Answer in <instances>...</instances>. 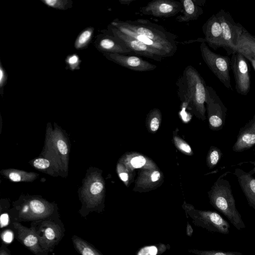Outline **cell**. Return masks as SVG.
Wrapping results in <instances>:
<instances>
[{
	"label": "cell",
	"instance_id": "obj_1",
	"mask_svg": "<svg viewBox=\"0 0 255 255\" xmlns=\"http://www.w3.org/2000/svg\"><path fill=\"white\" fill-rule=\"evenodd\" d=\"M111 25L156 50L164 58L171 57L177 51L176 36L148 19H116Z\"/></svg>",
	"mask_w": 255,
	"mask_h": 255
},
{
	"label": "cell",
	"instance_id": "obj_2",
	"mask_svg": "<svg viewBox=\"0 0 255 255\" xmlns=\"http://www.w3.org/2000/svg\"><path fill=\"white\" fill-rule=\"evenodd\" d=\"M176 86L180 100L196 116L205 120L207 85L198 71L192 66H187L178 77Z\"/></svg>",
	"mask_w": 255,
	"mask_h": 255
},
{
	"label": "cell",
	"instance_id": "obj_3",
	"mask_svg": "<svg viewBox=\"0 0 255 255\" xmlns=\"http://www.w3.org/2000/svg\"><path fill=\"white\" fill-rule=\"evenodd\" d=\"M226 173L218 177L208 192L211 204L224 215L238 230L246 227L241 215L238 211L231 185L225 178Z\"/></svg>",
	"mask_w": 255,
	"mask_h": 255
},
{
	"label": "cell",
	"instance_id": "obj_4",
	"mask_svg": "<svg viewBox=\"0 0 255 255\" xmlns=\"http://www.w3.org/2000/svg\"><path fill=\"white\" fill-rule=\"evenodd\" d=\"M30 227L37 236L41 248L47 253H52L64 237V224L56 215L31 222Z\"/></svg>",
	"mask_w": 255,
	"mask_h": 255
},
{
	"label": "cell",
	"instance_id": "obj_5",
	"mask_svg": "<svg viewBox=\"0 0 255 255\" xmlns=\"http://www.w3.org/2000/svg\"><path fill=\"white\" fill-rule=\"evenodd\" d=\"M182 208L186 217L191 219L195 226L205 229L211 233L229 234L230 224L217 212L197 210L192 205L185 202Z\"/></svg>",
	"mask_w": 255,
	"mask_h": 255
},
{
	"label": "cell",
	"instance_id": "obj_6",
	"mask_svg": "<svg viewBox=\"0 0 255 255\" xmlns=\"http://www.w3.org/2000/svg\"><path fill=\"white\" fill-rule=\"evenodd\" d=\"M10 216V222L21 223L42 220L57 215L52 205L38 199H32L16 208Z\"/></svg>",
	"mask_w": 255,
	"mask_h": 255
},
{
	"label": "cell",
	"instance_id": "obj_7",
	"mask_svg": "<svg viewBox=\"0 0 255 255\" xmlns=\"http://www.w3.org/2000/svg\"><path fill=\"white\" fill-rule=\"evenodd\" d=\"M201 56L209 68L228 89L233 90L230 76L231 59L210 50L205 42L201 43Z\"/></svg>",
	"mask_w": 255,
	"mask_h": 255
},
{
	"label": "cell",
	"instance_id": "obj_8",
	"mask_svg": "<svg viewBox=\"0 0 255 255\" xmlns=\"http://www.w3.org/2000/svg\"><path fill=\"white\" fill-rule=\"evenodd\" d=\"M215 14L222 29L224 48L229 55H232L236 52L238 41L244 27L236 22L230 13L224 9H221Z\"/></svg>",
	"mask_w": 255,
	"mask_h": 255
},
{
	"label": "cell",
	"instance_id": "obj_9",
	"mask_svg": "<svg viewBox=\"0 0 255 255\" xmlns=\"http://www.w3.org/2000/svg\"><path fill=\"white\" fill-rule=\"evenodd\" d=\"M209 127L212 130L223 128L227 114V108L215 90L211 86L206 87V100Z\"/></svg>",
	"mask_w": 255,
	"mask_h": 255
},
{
	"label": "cell",
	"instance_id": "obj_10",
	"mask_svg": "<svg viewBox=\"0 0 255 255\" xmlns=\"http://www.w3.org/2000/svg\"><path fill=\"white\" fill-rule=\"evenodd\" d=\"M231 68L233 71L238 93L246 96L251 88V79L246 58L236 51L232 54Z\"/></svg>",
	"mask_w": 255,
	"mask_h": 255
},
{
	"label": "cell",
	"instance_id": "obj_11",
	"mask_svg": "<svg viewBox=\"0 0 255 255\" xmlns=\"http://www.w3.org/2000/svg\"><path fill=\"white\" fill-rule=\"evenodd\" d=\"M109 30L113 35L118 37L125 44L131 53L159 62L164 58L156 50L136 39L122 33L114 26L110 25Z\"/></svg>",
	"mask_w": 255,
	"mask_h": 255
},
{
	"label": "cell",
	"instance_id": "obj_12",
	"mask_svg": "<svg viewBox=\"0 0 255 255\" xmlns=\"http://www.w3.org/2000/svg\"><path fill=\"white\" fill-rule=\"evenodd\" d=\"M182 5L180 1L174 0H153L140 8V12L145 15L157 17H169L181 12Z\"/></svg>",
	"mask_w": 255,
	"mask_h": 255
},
{
	"label": "cell",
	"instance_id": "obj_13",
	"mask_svg": "<svg viewBox=\"0 0 255 255\" xmlns=\"http://www.w3.org/2000/svg\"><path fill=\"white\" fill-rule=\"evenodd\" d=\"M10 226L16 239L35 255H49L41 248L38 239L32 229L20 223L10 222Z\"/></svg>",
	"mask_w": 255,
	"mask_h": 255
},
{
	"label": "cell",
	"instance_id": "obj_14",
	"mask_svg": "<svg viewBox=\"0 0 255 255\" xmlns=\"http://www.w3.org/2000/svg\"><path fill=\"white\" fill-rule=\"evenodd\" d=\"M110 60L117 64L137 72H146L155 69L157 66L138 56L122 54L104 53Z\"/></svg>",
	"mask_w": 255,
	"mask_h": 255
},
{
	"label": "cell",
	"instance_id": "obj_15",
	"mask_svg": "<svg viewBox=\"0 0 255 255\" xmlns=\"http://www.w3.org/2000/svg\"><path fill=\"white\" fill-rule=\"evenodd\" d=\"M203 32L205 41L212 48L224 47L220 23L216 14H213L203 24Z\"/></svg>",
	"mask_w": 255,
	"mask_h": 255
},
{
	"label": "cell",
	"instance_id": "obj_16",
	"mask_svg": "<svg viewBox=\"0 0 255 255\" xmlns=\"http://www.w3.org/2000/svg\"><path fill=\"white\" fill-rule=\"evenodd\" d=\"M255 145V115L240 130L233 146L235 152H242Z\"/></svg>",
	"mask_w": 255,
	"mask_h": 255
},
{
	"label": "cell",
	"instance_id": "obj_17",
	"mask_svg": "<svg viewBox=\"0 0 255 255\" xmlns=\"http://www.w3.org/2000/svg\"><path fill=\"white\" fill-rule=\"evenodd\" d=\"M235 175L249 205L255 210V178L243 169L237 168Z\"/></svg>",
	"mask_w": 255,
	"mask_h": 255
},
{
	"label": "cell",
	"instance_id": "obj_18",
	"mask_svg": "<svg viewBox=\"0 0 255 255\" xmlns=\"http://www.w3.org/2000/svg\"><path fill=\"white\" fill-rule=\"evenodd\" d=\"M98 47L105 53L123 54L131 53L125 44L114 35H107L102 37L98 43Z\"/></svg>",
	"mask_w": 255,
	"mask_h": 255
},
{
	"label": "cell",
	"instance_id": "obj_19",
	"mask_svg": "<svg viewBox=\"0 0 255 255\" xmlns=\"http://www.w3.org/2000/svg\"><path fill=\"white\" fill-rule=\"evenodd\" d=\"M182 5V14L176 17L179 22H186L197 20L203 13V9L197 1L181 0Z\"/></svg>",
	"mask_w": 255,
	"mask_h": 255
},
{
	"label": "cell",
	"instance_id": "obj_20",
	"mask_svg": "<svg viewBox=\"0 0 255 255\" xmlns=\"http://www.w3.org/2000/svg\"><path fill=\"white\" fill-rule=\"evenodd\" d=\"M236 51L241 53L249 61L255 59V36L245 28L239 38Z\"/></svg>",
	"mask_w": 255,
	"mask_h": 255
},
{
	"label": "cell",
	"instance_id": "obj_21",
	"mask_svg": "<svg viewBox=\"0 0 255 255\" xmlns=\"http://www.w3.org/2000/svg\"><path fill=\"white\" fill-rule=\"evenodd\" d=\"M71 240L74 249L80 255H104L93 245L77 235H73Z\"/></svg>",
	"mask_w": 255,
	"mask_h": 255
},
{
	"label": "cell",
	"instance_id": "obj_22",
	"mask_svg": "<svg viewBox=\"0 0 255 255\" xmlns=\"http://www.w3.org/2000/svg\"><path fill=\"white\" fill-rule=\"evenodd\" d=\"M160 178L161 173L158 170H146L141 173L137 183L139 186L149 187L156 184Z\"/></svg>",
	"mask_w": 255,
	"mask_h": 255
},
{
	"label": "cell",
	"instance_id": "obj_23",
	"mask_svg": "<svg viewBox=\"0 0 255 255\" xmlns=\"http://www.w3.org/2000/svg\"><path fill=\"white\" fill-rule=\"evenodd\" d=\"M170 249V246L169 244L160 243L140 248L137 251L135 255H161Z\"/></svg>",
	"mask_w": 255,
	"mask_h": 255
},
{
	"label": "cell",
	"instance_id": "obj_24",
	"mask_svg": "<svg viewBox=\"0 0 255 255\" xmlns=\"http://www.w3.org/2000/svg\"><path fill=\"white\" fill-rule=\"evenodd\" d=\"M147 162V160L144 156L138 154L127 155L123 161L127 168L131 170L145 167Z\"/></svg>",
	"mask_w": 255,
	"mask_h": 255
},
{
	"label": "cell",
	"instance_id": "obj_25",
	"mask_svg": "<svg viewBox=\"0 0 255 255\" xmlns=\"http://www.w3.org/2000/svg\"><path fill=\"white\" fill-rule=\"evenodd\" d=\"M161 119V113L158 109H154L149 112L147 116V120L149 129L151 131L155 132L158 129Z\"/></svg>",
	"mask_w": 255,
	"mask_h": 255
},
{
	"label": "cell",
	"instance_id": "obj_26",
	"mask_svg": "<svg viewBox=\"0 0 255 255\" xmlns=\"http://www.w3.org/2000/svg\"><path fill=\"white\" fill-rule=\"evenodd\" d=\"M222 155V152L219 148L211 146L207 156V164L209 168L215 167L219 162Z\"/></svg>",
	"mask_w": 255,
	"mask_h": 255
},
{
	"label": "cell",
	"instance_id": "obj_27",
	"mask_svg": "<svg viewBox=\"0 0 255 255\" xmlns=\"http://www.w3.org/2000/svg\"><path fill=\"white\" fill-rule=\"evenodd\" d=\"M93 28H87L82 31L77 38L75 47L76 49H81L86 46L92 38Z\"/></svg>",
	"mask_w": 255,
	"mask_h": 255
},
{
	"label": "cell",
	"instance_id": "obj_28",
	"mask_svg": "<svg viewBox=\"0 0 255 255\" xmlns=\"http://www.w3.org/2000/svg\"><path fill=\"white\" fill-rule=\"evenodd\" d=\"M188 252L196 255H243L239 252L234 251H204L191 249Z\"/></svg>",
	"mask_w": 255,
	"mask_h": 255
},
{
	"label": "cell",
	"instance_id": "obj_29",
	"mask_svg": "<svg viewBox=\"0 0 255 255\" xmlns=\"http://www.w3.org/2000/svg\"><path fill=\"white\" fill-rule=\"evenodd\" d=\"M174 141L176 146L182 152L188 154L192 153L190 145L185 141L178 136L174 137Z\"/></svg>",
	"mask_w": 255,
	"mask_h": 255
},
{
	"label": "cell",
	"instance_id": "obj_30",
	"mask_svg": "<svg viewBox=\"0 0 255 255\" xmlns=\"http://www.w3.org/2000/svg\"><path fill=\"white\" fill-rule=\"evenodd\" d=\"M41 1L48 6L59 9H64L68 2L66 0H42Z\"/></svg>",
	"mask_w": 255,
	"mask_h": 255
},
{
	"label": "cell",
	"instance_id": "obj_31",
	"mask_svg": "<svg viewBox=\"0 0 255 255\" xmlns=\"http://www.w3.org/2000/svg\"><path fill=\"white\" fill-rule=\"evenodd\" d=\"M66 62L71 70H74L78 68L80 61L78 55L73 54L67 57Z\"/></svg>",
	"mask_w": 255,
	"mask_h": 255
},
{
	"label": "cell",
	"instance_id": "obj_32",
	"mask_svg": "<svg viewBox=\"0 0 255 255\" xmlns=\"http://www.w3.org/2000/svg\"><path fill=\"white\" fill-rule=\"evenodd\" d=\"M33 165L38 169H44L49 166L50 162L45 158H38L34 161Z\"/></svg>",
	"mask_w": 255,
	"mask_h": 255
},
{
	"label": "cell",
	"instance_id": "obj_33",
	"mask_svg": "<svg viewBox=\"0 0 255 255\" xmlns=\"http://www.w3.org/2000/svg\"><path fill=\"white\" fill-rule=\"evenodd\" d=\"M104 186L102 182L96 181L93 182L90 187V192L92 195H98L102 191Z\"/></svg>",
	"mask_w": 255,
	"mask_h": 255
},
{
	"label": "cell",
	"instance_id": "obj_34",
	"mask_svg": "<svg viewBox=\"0 0 255 255\" xmlns=\"http://www.w3.org/2000/svg\"><path fill=\"white\" fill-rule=\"evenodd\" d=\"M57 147L59 151L63 155L66 154L68 148L66 143L64 141L59 139L57 142Z\"/></svg>",
	"mask_w": 255,
	"mask_h": 255
},
{
	"label": "cell",
	"instance_id": "obj_35",
	"mask_svg": "<svg viewBox=\"0 0 255 255\" xmlns=\"http://www.w3.org/2000/svg\"><path fill=\"white\" fill-rule=\"evenodd\" d=\"M118 173L119 175L121 178V179L125 182H127L128 180V174L126 169H124V167L121 166H118Z\"/></svg>",
	"mask_w": 255,
	"mask_h": 255
},
{
	"label": "cell",
	"instance_id": "obj_36",
	"mask_svg": "<svg viewBox=\"0 0 255 255\" xmlns=\"http://www.w3.org/2000/svg\"><path fill=\"white\" fill-rule=\"evenodd\" d=\"M0 255H11L10 250L3 242H1V246L0 247Z\"/></svg>",
	"mask_w": 255,
	"mask_h": 255
},
{
	"label": "cell",
	"instance_id": "obj_37",
	"mask_svg": "<svg viewBox=\"0 0 255 255\" xmlns=\"http://www.w3.org/2000/svg\"><path fill=\"white\" fill-rule=\"evenodd\" d=\"M6 80V75L4 69L1 66L0 67V87L1 88Z\"/></svg>",
	"mask_w": 255,
	"mask_h": 255
},
{
	"label": "cell",
	"instance_id": "obj_38",
	"mask_svg": "<svg viewBox=\"0 0 255 255\" xmlns=\"http://www.w3.org/2000/svg\"><path fill=\"white\" fill-rule=\"evenodd\" d=\"M9 178L12 181L18 182L21 180L20 175L16 172H11L8 175Z\"/></svg>",
	"mask_w": 255,
	"mask_h": 255
},
{
	"label": "cell",
	"instance_id": "obj_39",
	"mask_svg": "<svg viewBox=\"0 0 255 255\" xmlns=\"http://www.w3.org/2000/svg\"><path fill=\"white\" fill-rule=\"evenodd\" d=\"M193 233V229L188 222L186 225V235L188 237H191Z\"/></svg>",
	"mask_w": 255,
	"mask_h": 255
},
{
	"label": "cell",
	"instance_id": "obj_40",
	"mask_svg": "<svg viewBox=\"0 0 255 255\" xmlns=\"http://www.w3.org/2000/svg\"><path fill=\"white\" fill-rule=\"evenodd\" d=\"M134 0H120L119 1L122 4L128 5Z\"/></svg>",
	"mask_w": 255,
	"mask_h": 255
},
{
	"label": "cell",
	"instance_id": "obj_41",
	"mask_svg": "<svg viewBox=\"0 0 255 255\" xmlns=\"http://www.w3.org/2000/svg\"><path fill=\"white\" fill-rule=\"evenodd\" d=\"M252 163L254 164V167L249 172V173L251 175H253V174L255 173V162H252Z\"/></svg>",
	"mask_w": 255,
	"mask_h": 255
},
{
	"label": "cell",
	"instance_id": "obj_42",
	"mask_svg": "<svg viewBox=\"0 0 255 255\" xmlns=\"http://www.w3.org/2000/svg\"><path fill=\"white\" fill-rule=\"evenodd\" d=\"M249 61L252 63V65L255 70V59H252Z\"/></svg>",
	"mask_w": 255,
	"mask_h": 255
},
{
	"label": "cell",
	"instance_id": "obj_43",
	"mask_svg": "<svg viewBox=\"0 0 255 255\" xmlns=\"http://www.w3.org/2000/svg\"></svg>",
	"mask_w": 255,
	"mask_h": 255
}]
</instances>
